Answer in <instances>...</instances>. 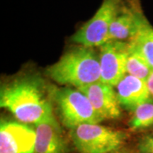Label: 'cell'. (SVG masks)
<instances>
[{
    "label": "cell",
    "instance_id": "cell-1",
    "mask_svg": "<svg viewBox=\"0 0 153 153\" xmlns=\"http://www.w3.org/2000/svg\"><path fill=\"white\" fill-rule=\"evenodd\" d=\"M52 90L46 91L38 78L26 77L1 87L0 106L22 123H41L54 118Z\"/></svg>",
    "mask_w": 153,
    "mask_h": 153
},
{
    "label": "cell",
    "instance_id": "cell-2",
    "mask_svg": "<svg viewBox=\"0 0 153 153\" xmlns=\"http://www.w3.org/2000/svg\"><path fill=\"white\" fill-rule=\"evenodd\" d=\"M46 73L58 84L80 89L101 81L99 57L93 48L79 45L65 53Z\"/></svg>",
    "mask_w": 153,
    "mask_h": 153
},
{
    "label": "cell",
    "instance_id": "cell-3",
    "mask_svg": "<svg viewBox=\"0 0 153 153\" xmlns=\"http://www.w3.org/2000/svg\"><path fill=\"white\" fill-rule=\"evenodd\" d=\"M52 97L61 122L70 130L82 124L99 123L103 120L87 96L78 89H53Z\"/></svg>",
    "mask_w": 153,
    "mask_h": 153
},
{
    "label": "cell",
    "instance_id": "cell-4",
    "mask_svg": "<svg viewBox=\"0 0 153 153\" xmlns=\"http://www.w3.org/2000/svg\"><path fill=\"white\" fill-rule=\"evenodd\" d=\"M71 137L79 153H111L122 148L126 134L99 123H87L71 129Z\"/></svg>",
    "mask_w": 153,
    "mask_h": 153
},
{
    "label": "cell",
    "instance_id": "cell-5",
    "mask_svg": "<svg viewBox=\"0 0 153 153\" xmlns=\"http://www.w3.org/2000/svg\"><path fill=\"white\" fill-rule=\"evenodd\" d=\"M126 0H103L98 10L72 36V41L83 46L100 47L107 42L113 22Z\"/></svg>",
    "mask_w": 153,
    "mask_h": 153
},
{
    "label": "cell",
    "instance_id": "cell-6",
    "mask_svg": "<svg viewBox=\"0 0 153 153\" xmlns=\"http://www.w3.org/2000/svg\"><path fill=\"white\" fill-rule=\"evenodd\" d=\"M99 64L101 82L116 87L127 74L126 64L129 53L128 42L111 41L100 46Z\"/></svg>",
    "mask_w": 153,
    "mask_h": 153
},
{
    "label": "cell",
    "instance_id": "cell-7",
    "mask_svg": "<svg viewBox=\"0 0 153 153\" xmlns=\"http://www.w3.org/2000/svg\"><path fill=\"white\" fill-rule=\"evenodd\" d=\"M36 131L24 123L1 121L0 153H34Z\"/></svg>",
    "mask_w": 153,
    "mask_h": 153
},
{
    "label": "cell",
    "instance_id": "cell-8",
    "mask_svg": "<svg viewBox=\"0 0 153 153\" xmlns=\"http://www.w3.org/2000/svg\"><path fill=\"white\" fill-rule=\"evenodd\" d=\"M78 89L87 96L103 120L120 117V105L114 87L99 81Z\"/></svg>",
    "mask_w": 153,
    "mask_h": 153
},
{
    "label": "cell",
    "instance_id": "cell-9",
    "mask_svg": "<svg viewBox=\"0 0 153 153\" xmlns=\"http://www.w3.org/2000/svg\"><path fill=\"white\" fill-rule=\"evenodd\" d=\"M34 153H68V145L55 117L36 125Z\"/></svg>",
    "mask_w": 153,
    "mask_h": 153
},
{
    "label": "cell",
    "instance_id": "cell-10",
    "mask_svg": "<svg viewBox=\"0 0 153 153\" xmlns=\"http://www.w3.org/2000/svg\"><path fill=\"white\" fill-rule=\"evenodd\" d=\"M120 105L133 111L140 105L151 99L146 81L126 74L116 86Z\"/></svg>",
    "mask_w": 153,
    "mask_h": 153
},
{
    "label": "cell",
    "instance_id": "cell-11",
    "mask_svg": "<svg viewBox=\"0 0 153 153\" xmlns=\"http://www.w3.org/2000/svg\"><path fill=\"white\" fill-rule=\"evenodd\" d=\"M128 43L153 69V27L145 17L141 21L137 33Z\"/></svg>",
    "mask_w": 153,
    "mask_h": 153
},
{
    "label": "cell",
    "instance_id": "cell-12",
    "mask_svg": "<svg viewBox=\"0 0 153 153\" xmlns=\"http://www.w3.org/2000/svg\"><path fill=\"white\" fill-rule=\"evenodd\" d=\"M152 71L153 69L148 62L129 44V53L126 64L127 74L147 81L148 76Z\"/></svg>",
    "mask_w": 153,
    "mask_h": 153
},
{
    "label": "cell",
    "instance_id": "cell-13",
    "mask_svg": "<svg viewBox=\"0 0 153 153\" xmlns=\"http://www.w3.org/2000/svg\"><path fill=\"white\" fill-rule=\"evenodd\" d=\"M129 126L132 130L147 128L153 125V101L149 100L133 111Z\"/></svg>",
    "mask_w": 153,
    "mask_h": 153
},
{
    "label": "cell",
    "instance_id": "cell-14",
    "mask_svg": "<svg viewBox=\"0 0 153 153\" xmlns=\"http://www.w3.org/2000/svg\"><path fill=\"white\" fill-rule=\"evenodd\" d=\"M139 148L142 153H153V137L147 136L141 140Z\"/></svg>",
    "mask_w": 153,
    "mask_h": 153
},
{
    "label": "cell",
    "instance_id": "cell-15",
    "mask_svg": "<svg viewBox=\"0 0 153 153\" xmlns=\"http://www.w3.org/2000/svg\"><path fill=\"white\" fill-rule=\"evenodd\" d=\"M146 83L147 86H148L149 92H150V97L153 98V71L151 72L150 76H148Z\"/></svg>",
    "mask_w": 153,
    "mask_h": 153
},
{
    "label": "cell",
    "instance_id": "cell-16",
    "mask_svg": "<svg viewBox=\"0 0 153 153\" xmlns=\"http://www.w3.org/2000/svg\"><path fill=\"white\" fill-rule=\"evenodd\" d=\"M111 153H135V152H128V151H124V150H122V149H120V150H118L117 151H115V152H111Z\"/></svg>",
    "mask_w": 153,
    "mask_h": 153
}]
</instances>
